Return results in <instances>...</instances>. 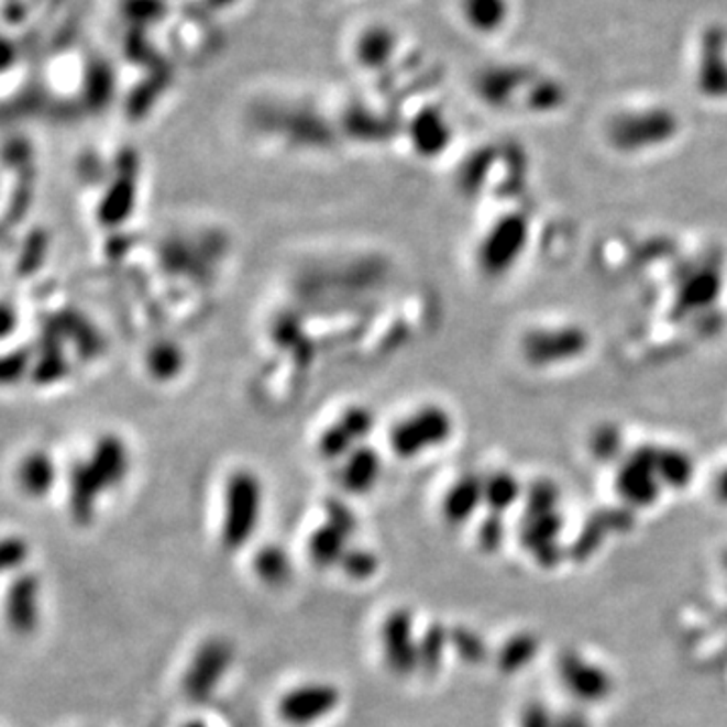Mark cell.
<instances>
[{"instance_id": "6da1fadb", "label": "cell", "mask_w": 727, "mask_h": 727, "mask_svg": "<svg viewBox=\"0 0 727 727\" xmlns=\"http://www.w3.org/2000/svg\"><path fill=\"white\" fill-rule=\"evenodd\" d=\"M263 507V487L255 473L236 471L224 485L221 538L224 548L239 550L257 530Z\"/></svg>"}, {"instance_id": "7a4b0ae2", "label": "cell", "mask_w": 727, "mask_h": 727, "mask_svg": "<svg viewBox=\"0 0 727 727\" xmlns=\"http://www.w3.org/2000/svg\"><path fill=\"white\" fill-rule=\"evenodd\" d=\"M455 422L447 408L425 405L398 420L390 431V449L400 459H417L427 451L447 443Z\"/></svg>"}, {"instance_id": "3957f363", "label": "cell", "mask_w": 727, "mask_h": 727, "mask_svg": "<svg viewBox=\"0 0 727 727\" xmlns=\"http://www.w3.org/2000/svg\"><path fill=\"white\" fill-rule=\"evenodd\" d=\"M530 241V222L524 214H506L483 234L477 249V263L483 275L504 277L516 267Z\"/></svg>"}, {"instance_id": "277c9868", "label": "cell", "mask_w": 727, "mask_h": 727, "mask_svg": "<svg viewBox=\"0 0 727 727\" xmlns=\"http://www.w3.org/2000/svg\"><path fill=\"white\" fill-rule=\"evenodd\" d=\"M591 335L580 326H552L536 328L524 335L521 354L536 368L560 366L574 362L586 354Z\"/></svg>"}, {"instance_id": "5b68a950", "label": "cell", "mask_w": 727, "mask_h": 727, "mask_svg": "<svg viewBox=\"0 0 727 727\" xmlns=\"http://www.w3.org/2000/svg\"><path fill=\"white\" fill-rule=\"evenodd\" d=\"M233 663V647L224 639H209L200 645L185 678L186 695L195 702L209 700Z\"/></svg>"}, {"instance_id": "8992f818", "label": "cell", "mask_w": 727, "mask_h": 727, "mask_svg": "<svg viewBox=\"0 0 727 727\" xmlns=\"http://www.w3.org/2000/svg\"><path fill=\"white\" fill-rule=\"evenodd\" d=\"M340 703V691L328 683H309L289 691L279 702V715L289 726H309L332 714Z\"/></svg>"}, {"instance_id": "52a82bcc", "label": "cell", "mask_w": 727, "mask_h": 727, "mask_svg": "<svg viewBox=\"0 0 727 727\" xmlns=\"http://www.w3.org/2000/svg\"><path fill=\"white\" fill-rule=\"evenodd\" d=\"M659 471L657 451L641 449L630 456L618 475V492L629 499V504L649 506L659 495Z\"/></svg>"}, {"instance_id": "ba28073f", "label": "cell", "mask_w": 727, "mask_h": 727, "mask_svg": "<svg viewBox=\"0 0 727 727\" xmlns=\"http://www.w3.org/2000/svg\"><path fill=\"white\" fill-rule=\"evenodd\" d=\"M383 647L386 661L395 673H410L419 667V647L412 639V617L407 610H395L384 620Z\"/></svg>"}, {"instance_id": "9c48e42d", "label": "cell", "mask_w": 727, "mask_h": 727, "mask_svg": "<svg viewBox=\"0 0 727 727\" xmlns=\"http://www.w3.org/2000/svg\"><path fill=\"white\" fill-rule=\"evenodd\" d=\"M372 429V415L366 408L356 407L345 410L344 417L332 429L321 434L320 453L326 459H340L350 455L354 443L366 437Z\"/></svg>"}, {"instance_id": "30bf717a", "label": "cell", "mask_w": 727, "mask_h": 727, "mask_svg": "<svg viewBox=\"0 0 727 727\" xmlns=\"http://www.w3.org/2000/svg\"><path fill=\"white\" fill-rule=\"evenodd\" d=\"M38 580L21 574L7 594V618L14 632L31 635L38 625Z\"/></svg>"}, {"instance_id": "8fae6325", "label": "cell", "mask_w": 727, "mask_h": 727, "mask_svg": "<svg viewBox=\"0 0 727 727\" xmlns=\"http://www.w3.org/2000/svg\"><path fill=\"white\" fill-rule=\"evenodd\" d=\"M101 492H106V487L89 465V461L77 463L69 477V509L77 524L86 526L91 521Z\"/></svg>"}, {"instance_id": "7c38bea8", "label": "cell", "mask_w": 727, "mask_h": 727, "mask_svg": "<svg viewBox=\"0 0 727 727\" xmlns=\"http://www.w3.org/2000/svg\"><path fill=\"white\" fill-rule=\"evenodd\" d=\"M89 465L93 467L106 489L115 487L118 483H122L128 473V453L124 443L111 434L101 437L93 447Z\"/></svg>"}, {"instance_id": "4fadbf2b", "label": "cell", "mask_w": 727, "mask_h": 727, "mask_svg": "<svg viewBox=\"0 0 727 727\" xmlns=\"http://www.w3.org/2000/svg\"><path fill=\"white\" fill-rule=\"evenodd\" d=\"M381 456L371 447H356L342 469V483L350 494H366L381 477Z\"/></svg>"}, {"instance_id": "5bb4252c", "label": "cell", "mask_w": 727, "mask_h": 727, "mask_svg": "<svg viewBox=\"0 0 727 727\" xmlns=\"http://www.w3.org/2000/svg\"><path fill=\"white\" fill-rule=\"evenodd\" d=\"M481 502H485L483 481L477 477L456 481L444 497V518L449 519L451 524H463L475 514Z\"/></svg>"}, {"instance_id": "9a60e30c", "label": "cell", "mask_w": 727, "mask_h": 727, "mask_svg": "<svg viewBox=\"0 0 727 727\" xmlns=\"http://www.w3.org/2000/svg\"><path fill=\"white\" fill-rule=\"evenodd\" d=\"M348 538H350L348 533L335 528L330 521L326 526H320L309 538L308 548L311 560L320 568L340 564L348 552Z\"/></svg>"}, {"instance_id": "2e32d148", "label": "cell", "mask_w": 727, "mask_h": 727, "mask_svg": "<svg viewBox=\"0 0 727 727\" xmlns=\"http://www.w3.org/2000/svg\"><path fill=\"white\" fill-rule=\"evenodd\" d=\"M55 477H57V471H55L51 456L41 451L26 455L19 467V483H21L23 492L31 497H43V495L49 494L55 485Z\"/></svg>"}, {"instance_id": "e0dca14e", "label": "cell", "mask_w": 727, "mask_h": 727, "mask_svg": "<svg viewBox=\"0 0 727 727\" xmlns=\"http://www.w3.org/2000/svg\"><path fill=\"white\" fill-rule=\"evenodd\" d=\"M722 289V279L712 269L693 273L681 289L679 306L683 309H700L714 304Z\"/></svg>"}, {"instance_id": "ac0fdd59", "label": "cell", "mask_w": 727, "mask_h": 727, "mask_svg": "<svg viewBox=\"0 0 727 727\" xmlns=\"http://www.w3.org/2000/svg\"><path fill=\"white\" fill-rule=\"evenodd\" d=\"M253 570L261 582L269 586H282L291 579V562L282 548L265 546L253 558Z\"/></svg>"}, {"instance_id": "d6986e66", "label": "cell", "mask_w": 727, "mask_h": 727, "mask_svg": "<svg viewBox=\"0 0 727 727\" xmlns=\"http://www.w3.org/2000/svg\"><path fill=\"white\" fill-rule=\"evenodd\" d=\"M134 198H136V190H134L132 183L128 180V176H124V180H120L118 185L111 186L110 190H108V197L103 198V202H101L103 221H124L128 212H132Z\"/></svg>"}, {"instance_id": "ffe728a7", "label": "cell", "mask_w": 727, "mask_h": 727, "mask_svg": "<svg viewBox=\"0 0 727 727\" xmlns=\"http://www.w3.org/2000/svg\"><path fill=\"white\" fill-rule=\"evenodd\" d=\"M183 368V352L170 342H161L148 352V371L158 381H170Z\"/></svg>"}, {"instance_id": "44dd1931", "label": "cell", "mask_w": 727, "mask_h": 727, "mask_svg": "<svg viewBox=\"0 0 727 727\" xmlns=\"http://www.w3.org/2000/svg\"><path fill=\"white\" fill-rule=\"evenodd\" d=\"M657 471L661 481L673 487L685 485L693 475L690 456L679 451H657Z\"/></svg>"}, {"instance_id": "7402d4cb", "label": "cell", "mask_w": 727, "mask_h": 727, "mask_svg": "<svg viewBox=\"0 0 727 727\" xmlns=\"http://www.w3.org/2000/svg\"><path fill=\"white\" fill-rule=\"evenodd\" d=\"M483 489H485V502L494 509H507L519 495L518 481L509 473H497L494 477L483 481Z\"/></svg>"}, {"instance_id": "603a6c76", "label": "cell", "mask_w": 727, "mask_h": 727, "mask_svg": "<svg viewBox=\"0 0 727 727\" xmlns=\"http://www.w3.org/2000/svg\"><path fill=\"white\" fill-rule=\"evenodd\" d=\"M444 645H447V635L441 627H431L427 630L419 645V667L429 673L434 671L443 659Z\"/></svg>"}, {"instance_id": "cb8c5ba5", "label": "cell", "mask_w": 727, "mask_h": 727, "mask_svg": "<svg viewBox=\"0 0 727 727\" xmlns=\"http://www.w3.org/2000/svg\"><path fill=\"white\" fill-rule=\"evenodd\" d=\"M340 566L350 579L368 580L378 570V558L368 550H348Z\"/></svg>"}, {"instance_id": "d4e9b609", "label": "cell", "mask_w": 727, "mask_h": 727, "mask_svg": "<svg viewBox=\"0 0 727 727\" xmlns=\"http://www.w3.org/2000/svg\"><path fill=\"white\" fill-rule=\"evenodd\" d=\"M29 558V548L21 538H7L2 543V566L4 570H16L23 566Z\"/></svg>"}, {"instance_id": "484cf974", "label": "cell", "mask_w": 727, "mask_h": 727, "mask_svg": "<svg viewBox=\"0 0 727 727\" xmlns=\"http://www.w3.org/2000/svg\"><path fill=\"white\" fill-rule=\"evenodd\" d=\"M326 514H328L330 524H333L335 528H340L348 536H352L354 530H356V518L350 511V507H345L344 504H340L335 499H330L328 506H326Z\"/></svg>"}, {"instance_id": "4316f807", "label": "cell", "mask_w": 727, "mask_h": 727, "mask_svg": "<svg viewBox=\"0 0 727 727\" xmlns=\"http://www.w3.org/2000/svg\"><path fill=\"white\" fill-rule=\"evenodd\" d=\"M715 494L724 504H727V469L715 481Z\"/></svg>"}, {"instance_id": "83f0119b", "label": "cell", "mask_w": 727, "mask_h": 727, "mask_svg": "<svg viewBox=\"0 0 727 727\" xmlns=\"http://www.w3.org/2000/svg\"><path fill=\"white\" fill-rule=\"evenodd\" d=\"M183 727H207V724L205 722H198V719H192V722H188Z\"/></svg>"}]
</instances>
